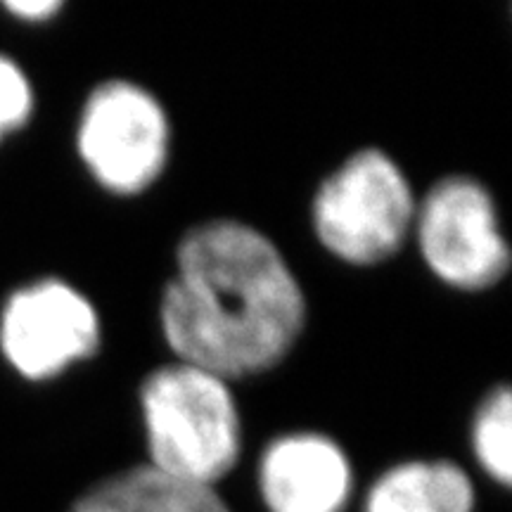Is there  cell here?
Segmentation results:
<instances>
[{
    "label": "cell",
    "mask_w": 512,
    "mask_h": 512,
    "mask_svg": "<svg viewBox=\"0 0 512 512\" xmlns=\"http://www.w3.org/2000/svg\"><path fill=\"white\" fill-rule=\"evenodd\" d=\"M159 325L176 361L230 382L266 373L290 354L306 325V297L268 235L214 219L178 242Z\"/></svg>",
    "instance_id": "1"
},
{
    "label": "cell",
    "mask_w": 512,
    "mask_h": 512,
    "mask_svg": "<svg viewBox=\"0 0 512 512\" xmlns=\"http://www.w3.org/2000/svg\"><path fill=\"white\" fill-rule=\"evenodd\" d=\"M147 465L178 482L216 489L242 453L240 408L226 377L174 361L140 387Z\"/></svg>",
    "instance_id": "2"
},
{
    "label": "cell",
    "mask_w": 512,
    "mask_h": 512,
    "mask_svg": "<svg viewBox=\"0 0 512 512\" xmlns=\"http://www.w3.org/2000/svg\"><path fill=\"white\" fill-rule=\"evenodd\" d=\"M413 185L384 150L366 147L320 183L311 221L320 245L339 261L375 266L406 245L415 223Z\"/></svg>",
    "instance_id": "3"
},
{
    "label": "cell",
    "mask_w": 512,
    "mask_h": 512,
    "mask_svg": "<svg viewBox=\"0 0 512 512\" xmlns=\"http://www.w3.org/2000/svg\"><path fill=\"white\" fill-rule=\"evenodd\" d=\"M76 147L102 188L138 195L155 185L169 162V114L157 95L136 81H102L83 102Z\"/></svg>",
    "instance_id": "4"
},
{
    "label": "cell",
    "mask_w": 512,
    "mask_h": 512,
    "mask_svg": "<svg viewBox=\"0 0 512 512\" xmlns=\"http://www.w3.org/2000/svg\"><path fill=\"white\" fill-rule=\"evenodd\" d=\"M413 230L427 268L456 290H489L510 271L496 202L477 178L446 176L434 183L418 200Z\"/></svg>",
    "instance_id": "5"
},
{
    "label": "cell",
    "mask_w": 512,
    "mask_h": 512,
    "mask_svg": "<svg viewBox=\"0 0 512 512\" xmlns=\"http://www.w3.org/2000/svg\"><path fill=\"white\" fill-rule=\"evenodd\" d=\"M98 309L79 287L60 278L19 287L0 316V349L29 380H48L100 347Z\"/></svg>",
    "instance_id": "6"
},
{
    "label": "cell",
    "mask_w": 512,
    "mask_h": 512,
    "mask_svg": "<svg viewBox=\"0 0 512 512\" xmlns=\"http://www.w3.org/2000/svg\"><path fill=\"white\" fill-rule=\"evenodd\" d=\"M256 484L268 512H344L354 496V467L335 439L292 432L264 448Z\"/></svg>",
    "instance_id": "7"
},
{
    "label": "cell",
    "mask_w": 512,
    "mask_h": 512,
    "mask_svg": "<svg viewBox=\"0 0 512 512\" xmlns=\"http://www.w3.org/2000/svg\"><path fill=\"white\" fill-rule=\"evenodd\" d=\"M475 484L446 458L406 460L370 484L363 512H475Z\"/></svg>",
    "instance_id": "8"
},
{
    "label": "cell",
    "mask_w": 512,
    "mask_h": 512,
    "mask_svg": "<svg viewBox=\"0 0 512 512\" xmlns=\"http://www.w3.org/2000/svg\"><path fill=\"white\" fill-rule=\"evenodd\" d=\"M69 512H233L216 489L178 482L150 465L128 467L93 484Z\"/></svg>",
    "instance_id": "9"
},
{
    "label": "cell",
    "mask_w": 512,
    "mask_h": 512,
    "mask_svg": "<svg viewBox=\"0 0 512 512\" xmlns=\"http://www.w3.org/2000/svg\"><path fill=\"white\" fill-rule=\"evenodd\" d=\"M472 453L486 477L510 486L512 482V394L501 384L486 394L472 422Z\"/></svg>",
    "instance_id": "10"
},
{
    "label": "cell",
    "mask_w": 512,
    "mask_h": 512,
    "mask_svg": "<svg viewBox=\"0 0 512 512\" xmlns=\"http://www.w3.org/2000/svg\"><path fill=\"white\" fill-rule=\"evenodd\" d=\"M34 112V91L27 74L8 55H0V140L27 124Z\"/></svg>",
    "instance_id": "11"
},
{
    "label": "cell",
    "mask_w": 512,
    "mask_h": 512,
    "mask_svg": "<svg viewBox=\"0 0 512 512\" xmlns=\"http://www.w3.org/2000/svg\"><path fill=\"white\" fill-rule=\"evenodd\" d=\"M12 15L22 17V19H48L60 12L62 3L60 0H8L5 3Z\"/></svg>",
    "instance_id": "12"
}]
</instances>
